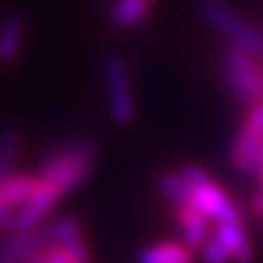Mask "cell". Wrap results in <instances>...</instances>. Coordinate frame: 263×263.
<instances>
[{"label": "cell", "mask_w": 263, "mask_h": 263, "mask_svg": "<svg viewBox=\"0 0 263 263\" xmlns=\"http://www.w3.org/2000/svg\"><path fill=\"white\" fill-rule=\"evenodd\" d=\"M22 152V134L15 127L0 129V178L9 176L18 167Z\"/></svg>", "instance_id": "obj_13"}, {"label": "cell", "mask_w": 263, "mask_h": 263, "mask_svg": "<svg viewBox=\"0 0 263 263\" xmlns=\"http://www.w3.org/2000/svg\"><path fill=\"white\" fill-rule=\"evenodd\" d=\"M158 189H160V193L174 204H189V200H191V186H189L182 169L164 171L158 178Z\"/></svg>", "instance_id": "obj_14"}, {"label": "cell", "mask_w": 263, "mask_h": 263, "mask_svg": "<svg viewBox=\"0 0 263 263\" xmlns=\"http://www.w3.org/2000/svg\"><path fill=\"white\" fill-rule=\"evenodd\" d=\"M27 27L20 15H5L0 20V64H13L22 53Z\"/></svg>", "instance_id": "obj_12"}, {"label": "cell", "mask_w": 263, "mask_h": 263, "mask_svg": "<svg viewBox=\"0 0 263 263\" xmlns=\"http://www.w3.org/2000/svg\"><path fill=\"white\" fill-rule=\"evenodd\" d=\"M97 162V147L90 141H72L48 156L37 171V189L13 215V233H31L44 224L51 211L68 193L88 180Z\"/></svg>", "instance_id": "obj_1"}, {"label": "cell", "mask_w": 263, "mask_h": 263, "mask_svg": "<svg viewBox=\"0 0 263 263\" xmlns=\"http://www.w3.org/2000/svg\"><path fill=\"white\" fill-rule=\"evenodd\" d=\"M176 221L182 233V241L193 250H200L211 239V219L193 204H176Z\"/></svg>", "instance_id": "obj_7"}, {"label": "cell", "mask_w": 263, "mask_h": 263, "mask_svg": "<svg viewBox=\"0 0 263 263\" xmlns=\"http://www.w3.org/2000/svg\"><path fill=\"white\" fill-rule=\"evenodd\" d=\"M27 263H51V261H48V257L44 252H40V254H33L31 259H27Z\"/></svg>", "instance_id": "obj_19"}, {"label": "cell", "mask_w": 263, "mask_h": 263, "mask_svg": "<svg viewBox=\"0 0 263 263\" xmlns=\"http://www.w3.org/2000/svg\"><path fill=\"white\" fill-rule=\"evenodd\" d=\"M103 86L108 114L119 127H127L136 121V97L129 64L123 55H108L103 62Z\"/></svg>", "instance_id": "obj_4"}, {"label": "cell", "mask_w": 263, "mask_h": 263, "mask_svg": "<svg viewBox=\"0 0 263 263\" xmlns=\"http://www.w3.org/2000/svg\"><path fill=\"white\" fill-rule=\"evenodd\" d=\"M197 11L213 31L228 40V46L241 48L257 60H263V33L237 9L226 5L224 0H200Z\"/></svg>", "instance_id": "obj_2"}, {"label": "cell", "mask_w": 263, "mask_h": 263, "mask_svg": "<svg viewBox=\"0 0 263 263\" xmlns=\"http://www.w3.org/2000/svg\"><path fill=\"white\" fill-rule=\"evenodd\" d=\"M182 174L186 178L189 186H191V200H189V204L200 209L211 221L224 224V221H239L241 219V211L233 202V197H230L202 167L186 164V167H182Z\"/></svg>", "instance_id": "obj_5"}, {"label": "cell", "mask_w": 263, "mask_h": 263, "mask_svg": "<svg viewBox=\"0 0 263 263\" xmlns=\"http://www.w3.org/2000/svg\"><path fill=\"white\" fill-rule=\"evenodd\" d=\"M254 178H257L259 182L263 184V156H261V160H259V167H257V171H254Z\"/></svg>", "instance_id": "obj_20"}, {"label": "cell", "mask_w": 263, "mask_h": 263, "mask_svg": "<svg viewBox=\"0 0 263 263\" xmlns=\"http://www.w3.org/2000/svg\"><path fill=\"white\" fill-rule=\"evenodd\" d=\"M252 204H254V211L263 215V184H261V193H257V197H254Z\"/></svg>", "instance_id": "obj_18"}, {"label": "cell", "mask_w": 263, "mask_h": 263, "mask_svg": "<svg viewBox=\"0 0 263 263\" xmlns=\"http://www.w3.org/2000/svg\"><path fill=\"white\" fill-rule=\"evenodd\" d=\"M44 254L48 257V261H51V263H88L84 259H79L77 254H72L70 250L62 248V246H53V248H48Z\"/></svg>", "instance_id": "obj_16"}, {"label": "cell", "mask_w": 263, "mask_h": 263, "mask_svg": "<svg viewBox=\"0 0 263 263\" xmlns=\"http://www.w3.org/2000/svg\"><path fill=\"white\" fill-rule=\"evenodd\" d=\"M219 72L230 95L243 108H250L263 99V66L254 55L228 46L219 57Z\"/></svg>", "instance_id": "obj_3"}, {"label": "cell", "mask_w": 263, "mask_h": 263, "mask_svg": "<svg viewBox=\"0 0 263 263\" xmlns=\"http://www.w3.org/2000/svg\"><path fill=\"white\" fill-rule=\"evenodd\" d=\"M37 180V174H29V171H13V174L0 178V202L15 213L33 197Z\"/></svg>", "instance_id": "obj_10"}, {"label": "cell", "mask_w": 263, "mask_h": 263, "mask_svg": "<svg viewBox=\"0 0 263 263\" xmlns=\"http://www.w3.org/2000/svg\"><path fill=\"white\" fill-rule=\"evenodd\" d=\"M13 215H15V213H13L9 206H5V204L0 202V228L11 226V224H13Z\"/></svg>", "instance_id": "obj_17"}, {"label": "cell", "mask_w": 263, "mask_h": 263, "mask_svg": "<svg viewBox=\"0 0 263 263\" xmlns=\"http://www.w3.org/2000/svg\"><path fill=\"white\" fill-rule=\"evenodd\" d=\"M136 263H195V250L184 241H158L143 248Z\"/></svg>", "instance_id": "obj_11"}, {"label": "cell", "mask_w": 263, "mask_h": 263, "mask_svg": "<svg viewBox=\"0 0 263 263\" xmlns=\"http://www.w3.org/2000/svg\"><path fill=\"white\" fill-rule=\"evenodd\" d=\"M213 235L224 243V248L228 250L233 263H252L254 248H252V241H250L248 233H246V228H243V219L215 224Z\"/></svg>", "instance_id": "obj_8"}, {"label": "cell", "mask_w": 263, "mask_h": 263, "mask_svg": "<svg viewBox=\"0 0 263 263\" xmlns=\"http://www.w3.org/2000/svg\"><path fill=\"white\" fill-rule=\"evenodd\" d=\"M158 0H112L108 22L112 29H136L149 18Z\"/></svg>", "instance_id": "obj_9"}, {"label": "cell", "mask_w": 263, "mask_h": 263, "mask_svg": "<svg viewBox=\"0 0 263 263\" xmlns=\"http://www.w3.org/2000/svg\"><path fill=\"white\" fill-rule=\"evenodd\" d=\"M200 254H202L204 263H233L228 250L224 248V243H221L215 235H211V239L200 248Z\"/></svg>", "instance_id": "obj_15"}, {"label": "cell", "mask_w": 263, "mask_h": 263, "mask_svg": "<svg viewBox=\"0 0 263 263\" xmlns=\"http://www.w3.org/2000/svg\"><path fill=\"white\" fill-rule=\"evenodd\" d=\"M263 156V99L246 108V117L230 145V164L239 174L254 176Z\"/></svg>", "instance_id": "obj_6"}]
</instances>
